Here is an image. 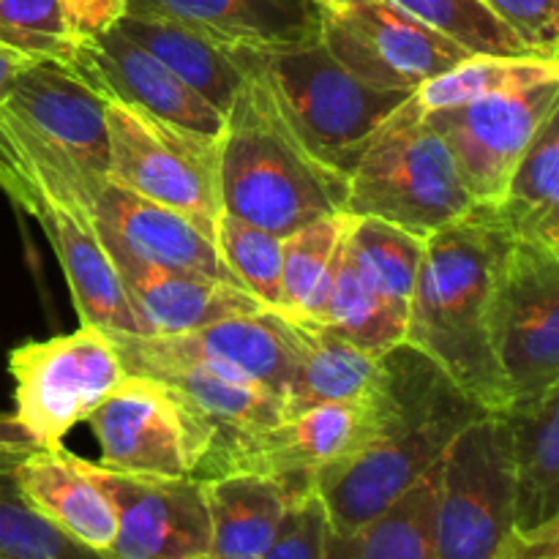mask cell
<instances>
[{"mask_svg": "<svg viewBox=\"0 0 559 559\" xmlns=\"http://www.w3.org/2000/svg\"><path fill=\"white\" fill-rule=\"evenodd\" d=\"M325 511L314 491L289 502L276 540L262 559H325Z\"/></svg>", "mask_w": 559, "mask_h": 559, "instance_id": "8d00e7d4", "label": "cell"}, {"mask_svg": "<svg viewBox=\"0 0 559 559\" xmlns=\"http://www.w3.org/2000/svg\"><path fill=\"white\" fill-rule=\"evenodd\" d=\"M27 448L11 418H0V559H109L66 538L22 497L16 464Z\"/></svg>", "mask_w": 559, "mask_h": 559, "instance_id": "f546056e", "label": "cell"}, {"mask_svg": "<svg viewBox=\"0 0 559 559\" xmlns=\"http://www.w3.org/2000/svg\"><path fill=\"white\" fill-rule=\"evenodd\" d=\"M229 52L265 74L295 134L347 178L377 131L413 96L349 74L320 36L282 47H229Z\"/></svg>", "mask_w": 559, "mask_h": 559, "instance_id": "277c9868", "label": "cell"}, {"mask_svg": "<svg viewBox=\"0 0 559 559\" xmlns=\"http://www.w3.org/2000/svg\"><path fill=\"white\" fill-rule=\"evenodd\" d=\"M123 369L147 360L200 364L222 374L240 377L276 399H287L295 377V347L282 311L229 317L213 325L169 336L109 333Z\"/></svg>", "mask_w": 559, "mask_h": 559, "instance_id": "4fadbf2b", "label": "cell"}, {"mask_svg": "<svg viewBox=\"0 0 559 559\" xmlns=\"http://www.w3.org/2000/svg\"><path fill=\"white\" fill-rule=\"evenodd\" d=\"M467 55H533L484 0H393Z\"/></svg>", "mask_w": 559, "mask_h": 559, "instance_id": "e575fe53", "label": "cell"}, {"mask_svg": "<svg viewBox=\"0 0 559 559\" xmlns=\"http://www.w3.org/2000/svg\"><path fill=\"white\" fill-rule=\"evenodd\" d=\"M557 109L559 80L456 107L429 109L426 120L445 142L473 200L491 205L500 200L535 131Z\"/></svg>", "mask_w": 559, "mask_h": 559, "instance_id": "7c38bea8", "label": "cell"}, {"mask_svg": "<svg viewBox=\"0 0 559 559\" xmlns=\"http://www.w3.org/2000/svg\"><path fill=\"white\" fill-rule=\"evenodd\" d=\"M74 38H93L112 31L126 16V0H58Z\"/></svg>", "mask_w": 559, "mask_h": 559, "instance_id": "f35d334b", "label": "cell"}, {"mask_svg": "<svg viewBox=\"0 0 559 559\" xmlns=\"http://www.w3.org/2000/svg\"><path fill=\"white\" fill-rule=\"evenodd\" d=\"M126 374H142L164 382L207 420L216 440H213L202 467L194 473V478L200 480L207 478L224 459V453L233 451L240 440L284 420L282 399L262 391L254 382L222 374L207 366L180 364V360H147V364L129 366Z\"/></svg>", "mask_w": 559, "mask_h": 559, "instance_id": "7402d4cb", "label": "cell"}, {"mask_svg": "<svg viewBox=\"0 0 559 559\" xmlns=\"http://www.w3.org/2000/svg\"><path fill=\"white\" fill-rule=\"evenodd\" d=\"M513 473L500 413L475 418L442 459L437 559H497L513 538Z\"/></svg>", "mask_w": 559, "mask_h": 559, "instance_id": "30bf717a", "label": "cell"}, {"mask_svg": "<svg viewBox=\"0 0 559 559\" xmlns=\"http://www.w3.org/2000/svg\"><path fill=\"white\" fill-rule=\"evenodd\" d=\"M497 559H559V533L538 535V538L513 533Z\"/></svg>", "mask_w": 559, "mask_h": 559, "instance_id": "ab89813d", "label": "cell"}, {"mask_svg": "<svg viewBox=\"0 0 559 559\" xmlns=\"http://www.w3.org/2000/svg\"><path fill=\"white\" fill-rule=\"evenodd\" d=\"M559 80V60L540 55H469L453 69L442 71L435 80L424 82L413 93L415 102L429 109L456 107V104L478 102V98L500 96V93L527 91Z\"/></svg>", "mask_w": 559, "mask_h": 559, "instance_id": "4dcf8cb0", "label": "cell"}, {"mask_svg": "<svg viewBox=\"0 0 559 559\" xmlns=\"http://www.w3.org/2000/svg\"><path fill=\"white\" fill-rule=\"evenodd\" d=\"M126 14L175 22L229 49L309 41L328 9L317 0H126Z\"/></svg>", "mask_w": 559, "mask_h": 559, "instance_id": "ffe728a7", "label": "cell"}, {"mask_svg": "<svg viewBox=\"0 0 559 559\" xmlns=\"http://www.w3.org/2000/svg\"><path fill=\"white\" fill-rule=\"evenodd\" d=\"M513 473V530L559 533V385L502 409Z\"/></svg>", "mask_w": 559, "mask_h": 559, "instance_id": "603a6c76", "label": "cell"}, {"mask_svg": "<svg viewBox=\"0 0 559 559\" xmlns=\"http://www.w3.org/2000/svg\"><path fill=\"white\" fill-rule=\"evenodd\" d=\"M115 27L142 49H147L153 58L162 60L211 107L227 115L229 104L243 85V71L238 69L227 49L189 27L164 20H142V16L126 14Z\"/></svg>", "mask_w": 559, "mask_h": 559, "instance_id": "f1b7e54d", "label": "cell"}, {"mask_svg": "<svg viewBox=\"0 0 559 559\" xmlns=\"http://www.w3.org/2000/svg\"><path fill=\"white\" fill-rule=\"evenodd\" d=\"M233 60L243 71V85L218 134L222 213L278 238L317 218L344 213L347 175L304 145L284 118L265 74L235 55Z\"/></svg>", "mask_w": 559, "mask_h": 559, "instance_id": "3957f363", "label": "cell"}, {"mask_svg": "<svg viewBox=\"0 0 559 559\" xmlns=\"http://www.w3.org/2000/svg\"><path fill=\"white\" fill-rule=\"evenodd\" d=\"M328 11H342L349 9V5H360V3H371V0H320Z\"/></svg>", "mask_w": 559, "mask_h": 559, "instance_id": "b9f144b4", "label": "cell"}, {"mask_svg": "<svg viewBox=\"0 0 559 559\" xmlns=\"http://www.w3.org/2000/svg\"><path fill=\"white\" fill-rule=\"evenodd\" d=\"M16 484L33 511L85 549L107 555L115 540V506L87 459L66 448H27L16 464Z\"/></svg>", "mask_w": 559, "mask_h": 559, "instance_id": "44dd1931", "label": "cell"}, {"mask_svg": "<svg viewBox=\"0 0 559 559\" xmlns=\"http://www.w3.org/2000/svg\"><path fill=\"white\" fill-rule=\"evenodd\" d=\"M197 559H213L211 555H202V557H197Z\"/></svg>", "mask_w": 559, "mask_h": 559, "instance_id": "ee69618b", "label": "cell"}, {"mask_svg": "<svg viewBox=\"0 0 559 559\" xmlns=\"http://www.w3.org/2000/svg\"><path fill=\"white\" fill-rule=\"evenodd\" d=\"M91 467L118 519L109 559H197L211 551V519L200 478L115 473L96 462Z\"/></svg>", "mask_w": 559, "mask_h": 559, "instance_id": "5bb4252c", "label": "cell"}, {"mask_svg": "<svg viewBox=\"0 0 559 559\" xmlns=\"http://www.w3.org/2000/svg\"><path fill=\"white\" fill-rule=\"evenodd\" d=\"M480 415L486 409L415 347L399 344L382 355L360 445L314 475L328 530L349 533L371 522L429 475Z\"/></svg>", "mask_w": 559, "mask_h": 559, "instance_id": "6da1fadb", "label": "cell"}, {"mask_svg": "<svg viewBox=\"0 0 559 559\" xmlns=\"http://www.w3.org/2000/svg\"><path fill=\"white\" fill-rule=\"evenodd\" d=\"M349 249L366 276L396 306L409 311L415 278L424 260L426 238L380 218H355L349 224Z\"/></svg>", "mask_w": 559, "mask_h": 559, "instance_id": "d6a6232c", "label": "cell"}, {"mask_svg": "<svg viewBox=\"0 0 559 559\" xmlns=\"http://www.w3.org/2000/svg\"><path fill=\"white\" fill-rule=\"evenodd\" d=\"M218 257L235 282L265 309L282 311V238L222 213L213 229Z\"/></svg>", "mask_w": 559, "mask_h": 559, "instance_id": "836d02e7", "label": "cell"}, {"mask_svg": "<svg viewBox=\"0 0 559 559\" xmlns=\"http://www.w3.org/2000/svg\"><path fill=\"white\" fill-rule=\"evenodd\" d=\"M98 467L129 475L186 478L211 453L213 429L164 382L126 374L87 415Z\"/></svg>", "mask_w": 559, "mask_h": 559, "instance_id": "9c48e42d", "label": "cell"}, {"mask_svg": "<svg viewBox=\"0 0 559 559\" xmlns=\"http://www.w3.org/2000/svg\"><path fill=\"white\" fill-rule=\"evenodd\" d=\"M524 47L540 58L559 60V0H484Z\"/></svg>", "mask_w": 559, "mask_h": 559, "instance_id": "74e56055", "label": "cell"}, {"mask_svg": "<svg viewBox=\"0 0 559 559\" xmlns=\"http://www.w3.org/2000/svg\"><path fill=\"white\" fill-rule=\"evenodd\" d=\"M349 213L317 218L282 238V311L314 317L328 293L344 243H347Z\"/></svg>", "mask_w": 559, "mask_h": 559, "instance_id": "1f68e13d", "label": "cell"}, {"mask_svg": "<svg viewBox=\"0 0 559 559\" xmlns=\"http://www.w3.org/2000/svg\"><path fill=\"white\" fill-rule=\"evenodd\" d=\"M33 63H38V60H33V58H27V55L16 52V49L0 47V102L5 98L9 87L14 85L16 76H20L22 71L31 69Z\"/></svg>", "mask_w": 559, "mask_h": 559, "instance_id": "60d3db41", "label": "cell"}, {"mask_svg": "<svg viewBox=\"0 0 559 559\" xmlns=\"http://www.w3.org/2000/svg\"><path fill=\"white\" fill-rule=\"evenodd\" d=\"M98 240L107 249L131 309L145 325L147 336L197 331L229 317L265 311V306L238 284L151 265L112 240Z\"/></svg>", "mask_w": 559, "mask_h": 559, "instance_id": "d6986e66", "label": "cell"}, {"mask_svg": "<svg viewBox=\"0 0 559 559\" xmlns=\"http://www.w3.org/2000/svg\"><path fill=\"white\" fill-rule=\"evenodd\" d=\"M14 380L11 424L33 448L58 451L76 424L126 377L107 331L80 325L66 336L25 342L9 353Z\"/></svg>", "mask_w": 559, "mask_h": 559, "instance_id": "8992f818", "label": "cell"}, {"mask_svg": "<svg viewBox=\"0 0 559 559\" xmlns=\"http://www.w3.org/2000/svg\"><path fill=\"white\" fill-rule=\"evenodd\" d=\"M211 519L213 559H262L276 540L289 502L298 495L257 473H224L202 480Z\"/></svg>", "mask_w": 559, "mask_h": 559, "instance_id": "d4e9b609", "label": "cell"}, {"mask_svg": "<svg viewBox=\"0 0 559 559\" xmlns=\"http://www.w3.org/2000/svg\"><path fill=\"white\" fill-rule=\"evenodd\" d=\"M74 44L58 0H0V47L71 66Z\"/></svg>", "mask_w": 559, "mask_h": 559, "instance_id": "d590c367", "label": "cell"}, {"mask_svg": "<svg viewBox=\"0 0 559 559\" xmlns=\"http://www.w3.org/2000/svg\"><path fill=\"white\" fill-rule=\"evenodd\" d=\"M317 3H320V0H317Z\"/></svg>", "mask_w": 559, "mask_h": 559, "instance_id": "f6af8a7d", "label": "cell"}, {"mask_svg": "<svg viewBox=\"0 0 559 559\" xmlns=\"http://www.w3.org/2000/svg\"><path fill=\"white\" fill-rule=\"evenodd\" d=\"M513 238L491 205L431 233L424 246L404 344L440 366L486 413L508 407L489 338L491 295Z\"/></svg>", "mask_w": 559, "mask_h": 559, "instance_id": "7a4b0ae2", "label": "cell"}, {"mask_svg": "<svg viewBox=\"0 0 559 559\" xmlns=\"http://www.w3.org/2000/svg\"><path fill=\"white\" fill-rule=\"evenodd\" d=\"M320 38L349 74L385 91L415 93L424 82L469 58L393 0L328 11Z\"/></svg>", "mask_w": 559, "mask_h": 559, "instance_id": "8fae6325", "label": "cell"}, {"mask_svg": "<svg viewBox=\"0 0 559 559\" xmlns=\"http://www.w3.org/2000/svg\"><path fill=\"white\" fill-rule=\"evenodd\" d=\"M364 429L366 399L317 404L240 440L233 451L224 453L207 478L224 473H257L282 480L293 495L300 497L314 491L311 486L320 469L349 456L360 445Z\"/></svg>", "mask_w": 559, "mask_h": 559, "instance_id": "9a60e30c", "label": "cell"}, {"mask_svg": "<svg viewBox=\"0 0 559 559\" xmlns=\"http://www.w3.org/2000/svg\"><path fill=\"white\" fill-rule=\"evenodd\" d=\"M69 69L104 98L134 104L156 118L200 134H222L224 115L175 76L162 60L126 38L118 27L102 36L76 38Z\"/></svg>", "mask_w": 559, "mask_h": 559, "instance_id": "2e32d148", "label": "cell"}, {"mask_svg": "<svg viewBox=\"0 0 559 559\" xmlns=\"http://www.w3.org/2000/svg\"><path fill=\"white\" fill-rule=\"evenodd\" d=\"M491 211L513 240L559 251V109L535 131Z\"/></svg>", "mask_w": 559, "mask_h": 559, "instance_id": "484cf974", "label": "cell"}, {"mask_svg": "<svg viewBox=\"0 0 559 559\" xmlns=\"http://www.w3.org/2000/svg\"><path fill=\"white\" fill-rule=\"evenodd\" d=\"M473 205L478 202L459 178L445 142L409 96L360 153L349 173L344 213L429 238Z\"/></svg>", "mask_w": 559, "mask_h": 559, "instance_id": "5b68a950", "label": "cell"}, {"mask_svg": "<svg viewBox=\"0 0 559 559\" xmlns=\"http://www.w3.org/2000/svg\"><path fill=\"white\" fill-rule=\"evenodd\" d=\"M3 183H5V169L3 164H0V189H3Z\"/></svg>", "mask_w": 559, "mask_h": 559, "instance_id": "7bdbcfd3", "label": "cell"}, {"mask_svg": "<svg viewBox=\"0 0 559 559\" xmlns=\"http://www.w3.org/2000/svg\"><path fill=\"white\" fill-rule=\"evenodd\" d=\"M489 338L508 404L559 385V251L513 240L491 295Z\"/></svg>", "mask_w": 559, "mask_h": 559, "instance_id": "ba28073f", "label": "cell"}, {"mask_svg": "<svg viewBox=\"0 0 559 559\" xmlns=\"http://www.w3.org/2000/svg\"><path fill=\"white\" fill-rule=\"evenodd\" d=\"M284 314V311H282ZM295 347V377L284 418L317 404L364 402L377 388L382 355H369L311 317L284 314Z\"/></svg>", "mask_w": 559, "mask_h": 559, "instance_id": "cb8c5ba5", "label": "cell"}, {"mask_svg": "<svg viewBox=\"0 0 559 559\" xmlns=\"http://www.w3.org/2000/svg\"><path fill=\"white\" fill-rule=\"evenodd\" d=\"M349 238V233H347ZM409 311L393 304L355 260L349 240L333 273L328 293L311 320L322 322L369 355H385L404 344Z\"/></svg>", "mask_w": 559, "mask_h": 559, "instance_id": "83f0119b", "label": "cell"}, {"mask_svg": "<svg viewBox=\"0 0 559 559\" xmlns=\"http://www.w3.org/2000/svg\"><path fill=\"white\" fill-rule=\"evenodd\" d=\"M91 218L98 238L123 246L129 254L151 265L238 284L218 257L213 235L194 218L162 202L145 200L109 178L98 183Z\"/></svg>", "mask_w": 559, "mask_h": 559, "instance_id": "ac0fdd59", "label": "cell"}, {"mask_svg": "<svg viewBox=\"0 0 559 559\" xmlns=\"http://www.w3.org/2000/svg\"><path fill=\"white\" fill-rule=\"evenodd\" d=\"M0 104L76 164L107 178V98L74 69L52 60L33 63L16 76Z\"/></svg>", "mask_w": 559, "mask_h": 559, "instance_id": "e0dca14e", "label": "cell"}, {"mask_svg": "<svg viewBox=\"0 0 559 559\" xmlns=\"http://www.w3.org/2000/svg\"><path fill=\"white\" fill-rule=\"evenodd\" d=\"M107 178L194 218L213 235L222 216L218 136L183 129L134 104L107 98Z\"/></svg>", "mask_w": 559, "mask_h": 559, "instance_id": "52a82bcc", "label": "cell"}, {"mask_svg": "<svg viewBox=\"0 0 559 559\" xmlns=\"http://www.w3.org/2000/svg\"><path fill=\"white\" fill-rule=\"evenodd\" d=\"M442 462L371 522L325 533V559H437L435 524Z\"/></svg>", "mask_w": 559, "mask_h": 559, "instance_id": "4316f807", "label": "cell"}]
</instances>
